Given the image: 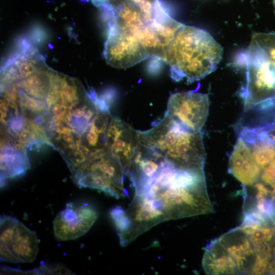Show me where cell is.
<instances>
[{"label":"cell","mask_w":275,"mask_h":275,"mask_svg":"<svg viewBox=\"0 0 275 275\" xmlns=\"http://www.w3.org/2000/svg\"><path fill=\"white\" fill-rule=\"evenodd\" d=\"M202 265L207 274H238L234 259L218 238L206 247Z\"/></svg>","instance_id":"obj_14"},{"label":"cell","mask_w":275,"mask_h":275,"mask_svg":"<svg viewBox=\"0 0 275 275\" xmlns=\"http://www.w3.org/2000/svg\"><path fill=\"white\" fill-rule=\"evenodd\" d=\"M109 102L80 80L54 70L47 91L25 109V123L38 147L57 150L76 176L111 152Z\"/></svg>","instance_id":"obj_1"},{"label":"cell","mask_w":275,"mask_h":275,"mask_svg":"<svg viewBox=\"0 0 275 275\" xmlns=\"http://www.w3.org/2000/svg\"><path fill=\"white\" fill-rule=\"evenodd\" d=\"M107 26L134 34L148 23L139 6L131 0H109L100 7Z\"/></svg>","instance_id":"obj_11"},{"label":"cell","mask_w":275,"mask_h":275,"mask_svg":"<svg viewBox=\"0 0 275 275\" xmlns=\"http://www.w3.org/2000/svg\"><path fill=\"white\" fill-rule=\"evenodd\" d=\"M223 48L206 31L183 24L165 50L163 60L174 81L199 80L215 71Z\"/></svg>","instance_id":"obj_3"},{"label":"cell","mask_w":275,"mask_h":275,"mask_svg":"<svg viewBox=\"0 0 275 275\" xmlns=\"http://www.w3.org/2000/svg\"><path fill=\"white\" fill-rule=\"evenodd\" d=\"M229 172L250 187L259 180L262 170L256 162L248 144L238 135L229 160Z\"/></svg>","instance_id":"obj_12"},{"label":"cell","mask_w":275,"mask_h":275,"mask_svg":"<svg viewBox=\"0 0 275 275\" xmlns=\"http://www.w3.org/2000/svg\"><path fill=\"white\" fill-rule=\"evenodd\" d=\"M90 1L94 6L100 8L104 4L107 3L109 0H90Z\"/></svg>","instance_id":"obj_17"},{"label":"cell","mask_w":275,"mask_h":275,"mask_svg":"<svg viewBox=\"0 0 275 275\" xmlns=\"http://www.w3.org/2000/svg\"><path fill=\"white\" fill-rule=\"evenodd\" d=\"M136 132L142 146L174 167L204 170L206 154L202 131H192L164 114L150 129Z\"/></svg>","instance_id":"obj_4"},{"label":"cell","mask_w":275,"mask_h":275,"mask_svg":"<svg viewBox=\"0 0 275 275\" xmlns=\"http://www.w3.org/2000/svg\"><path fill=\"white\" fill-rule=\"evenodd\" d=\"M271 251H272V255L275 257V235L271 241Z\"/></svg>","instance_id":"obj_19"},{"label":"cell","mask_w":275,"mask_h":275,"mask_svg":"<svg viewBox=\"0 0 275 275\" xmlns=\"http://www.w3.org/2000/svg\"><path fill=\"white\" fill-rule=\"evenodd\" d=\"M98 215L96 209L88 204L67 203L53 222L56 238L65 241L81 236L89 230Z\"/></svg>","instance_id":"obj_9"},{"label":"cell","mask_w":275,"mask_h":275,"mask_svg":"<svg viewBox=\"0 0 275 275\" xmlns=\"http://www.w3.org/2000/svg\"><path fill=\"white\" fill-rule=\"evenodd\" d=\"M259 179L275 192V158L263 169Z\"/></svg>","instance_id":"obj_15"},{"label":"cell","mask_w":275,"mask_h":275,"mask_svg":"<svg viewBox=\"0 0 275 275\" xmlns=\"http://www.w3.org/2000/svg\"><path fill=\"white\" fill-rule=\"evenodd\" d=\"M260 127L266 130L268 134L269 135V136L275 141V128L271 129V130L268 131L262 128L261 127Z\"/></svg>","instance_id":"obj_18"},{"label":"cell","mask_w":275,"mask_h":275,"mask_svg":"<svg viewBox=\"0 0 275 275\" xmlns=\"http://www.w3.org/2000/svg\"><path fill=\"white\" fill-rule=\"evenodd\" d=\"M218 239L234 259L238 274H252L256 253L247 235L237 227Z\"/></svg>","instance_id":"obj_13"},{"label":"cell","mask_w":275,"mask_h":275,"mask_svg":"<svg viewBox=\"0 0 275 275\" xmlns=\"http://www.w3.org/2000/svg\"><path fill=\"white\" fill-rule=\"evenodd\" d=\"M39 242L35 232L12 216L0 219V258L12 263L33 262L38 253Z\"/></svg>","instance_id":"obj_5"},{"label":"cell","mask_w":275,"mask_h":275,"mask_svg":"<svg viewBox=\"0 0 275 275\" xmlns=\"http://www.w3.org/2000/svg\"><path fill=\"white\" fill-rule=\"evenodd\" d=\"M266 272L275 274V259L269 262Z\"/></svg>","instance_id":"obj_16"},{"label":"cell","mask_w":275,"mask_h":275,"mask_svg":"<svg viewBox=\"0 0 275 275\" xmlns=\"http://www.w3.org/2000/svg\"><path fill=\"white\" fill-rule=\"evenodd\" d=\"M207 94L195 91L172 94L164 114L192 131H201L209 113Z\"/></svg>","instance_id":"obj_7"},{"label":"cell","mask_w":275,"mask_h":275,"mask_svg":"<svg viewBox=\"0 0 275 275\" xmlns=\"http://www.w3.org/2000/svg\"><path fill=\"white\" fill-rule=\"evenodd\" d=\"M238 56L256 68L275 89V33H255Z\"/></svg>","instance_id":"obj_10"},{"label":"cell","mask_w":275,"mask_h":275,"mask_svg":"<svg viewBox=\"0 0 275 275\" xmlns=\"http://www.w3.org/2000/svg\"><path fill=\"white\" fill-rule=\"evenodd\" d=\"M134 190L151 199L166 221L213 211L204 170L179 169L164 161L152 177Z\"/></svg>","instance_id":"obj_2"},{"label":"cell","mask_w":275,"mask_h":275,"mask_svg":"<svg viewBox=\"0 0 275 275\" xmlns=\"http://www.w3.org/2000/svg\"><path fill=\"white\" fill-rule=\"evenodd\" d=\"M183 24L171 17L163 0H154L152 19L136 37L149 58L163 61L166 49Z\"/></svg>","instance_id":"obj_6"},{"label":"cell","mask_w":275,"mask_h":275,"mask_svg":"<svg viewBox=\"0 0 275 275\" xmlns=\"http://www.w3.org/2000/svg\"><path fill=\"white\" fill-rule=\"evenodd\" d=\"M103 56L106 62L117 68H126L149 58V56L133 34L108 26Z\"/></svg>","instance_id":"obj_8"},{"label":"cell","mask_w":275,"mask_h":275,"mask_svg":"<svg viewBox=\"0 0 275 275\" xmlns=\"http://www.w3.org/2000/svg\"><path fill=\"white\" fill-rule=\"evenodd\" d=\"M274 7H275V0H274Z\"/></svg>","instance_id":"obj_20"}]
</instances>
